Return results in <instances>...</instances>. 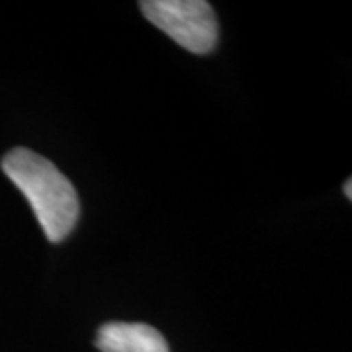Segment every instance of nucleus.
<instances>
[{
	"instance_id": "nucleus-4",
	"label": "nucleus",
	"mask_w": 352,
	"mask_h": 352,
	"mask_svg": "<svg viewBox=\"0 0 352 352\" xmlns=\"http://www.w3.org/2000/svg\"><path fill=\"white\" fill-rule=\"evenodd\" d=\"M346 198L351 200V180L346 182Z\"/></svg>"
},
{
	"instance_id": "nucleus-3",
	"label": "nucleus",
	"mask_w": 352,
	"mask_h": 352,
	"mask_svg": "<svg viewBox=\"0 0 352 352\" xmlns=\"http://www.w3.org/2000/svg\"><path fill=\"white\" fill-rule=\"evenodd\" d=\"M102 352H168L164 337L145 323H106L96 337Z\"/></svg>"
},
{
	"instance_id": "nucleus-2",
	"label": "nucleus",
	"mask_w": 352,
	"mask_h": 352,
	"mask_svg": "<svg viewBox=\"0 0 352 352\" xmlns=\"http://www.w3.org/2000/svg\"><path fill=\"white\" fill-rule=\"evenodd\" d=\"M153 25L184 50L204 55L217 43V20L204 0H145L139 4Z\"/></svg>"
},
{
	"instance_id": "nucleus-1",
	"label": "nucleus",
	"mask_w": 352,
	"mask_h": 352,
	"mask_svg": "<svg viewBox=\"0 0 352 352\" xmlns=\"http://www.w3.org/2000/svg\"><path fill=\"white\" fill-rule=\"evenodd\" d=\"M2 170L25 196L45 237L63 241L75 227L80 204L69 178L38 153L16 147L2 159Z\"/></svg>"
}]
</instances>
